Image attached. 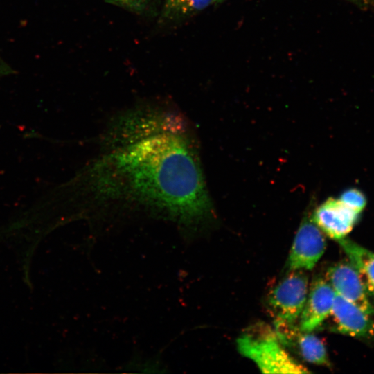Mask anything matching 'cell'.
I'll list each match as a JSON object with an SVG mask.
<instances>
[{
  "label": "cell",
  "mask_w": 374,
  "mask_h": 374,
  "mask_svg": "<svg viewBox=\"0 0 374 374\" xmlns=\"http://www.w3.org/2000/svg\"><path fill=\"white\" fill-rule=\"evenodd\" d=\"M221 1L222 0H166L162 17L166 20L178 19L201 11Z\"/></svg>",
  "instance_id": "11"
},
{
  "label": "cell",
  "mask_w": 374,
  "mask_h": 374,
  "mask_svg": "<svg viewBox=\"0 0 374 374\" xmlns=\"http://www.w3.org/2000/svg\"><path fill=\"white\" fill-rule=\"evenodd\" d=\"M330 316L337 332L361 339H374V321L371 315L337 293Z\"/></svg>",
  "instance_id": "8"
},
{
  "label": "cell",
  "mask_w": 374,
  "mask_h": 374,
  "mask_svg": "<svg viewBox=\"0 0 374 374\" xmlns=\"http://www.w3.org/2000/svg\"><path fill=\"white\" fill-rule=\"evenodd\" d=\"M359 215L339 198L329 197L315 208L311 218L326 235L339 241L353 230Z\"/></svg>",
  "instance_id": "6"
},
{
  "label": "cell",
  "mask_w": 374,
  "mask_h": 374,
  "mask_svg": "<svg viewBox=\"0 0 374 374\" xmlns=\"http://www.w3.org/2000/svg\"><path fill=\"white\" fill-rule=\"evenodd\" d=\"M327 277L337 294L366 314H374V307L368 296L369 291L362 276L350 262H339L329 267Z\"/></svg>",
  "instance_id": "5"
},
{
  "label": "cell",
  "mask_w": 374,
  "mask_h": 374,
  "mask_svg": "<svg viewBox=\"0 0 374 374\" xmlns=\"http://www.w3.org/2000/svg\"><path fill=\"white\" fill-rule=\"evenodd\" d=\"M238 351L265 373H307L310 371L283 346L276 332L244 334L237 340Z\"/></svg>",
  "instance_id": "2"
},
{
  "label": "cell",
  "mask_w": 374,
  "mask_h": 374,
  "mask_svg": "<svg viewBox=\"0 0 374 374\" xmlns=\"http://www.w3.org/2000/svg\"><path fill=\"white\" fill-rule=\"evenodd\" d=\"M271 292L268 302L276 328L294 326L308 295V278L303 270L291 271Z\"/></svg>",
  "instance_id": "3"
},
{
  "label": "cell",
  "mask_w": 374,
  "mask_h": 374,
  "mask_svg": "<svg viewBox=\"0 0 374 374\" xmlns=\"http://www.w3.org/2000/svg\"><path fill=\"white\" fill-rule=\"evenodd\" d=\"M338 242L374 295V253L346 238Z\"/></svg>",
  "instance_id": "10"
},
{
  "label": "cell",
  "mask_w": 374,
  "mask_h": 374,
  "mask_svg": "<svg viewBox=\"0 0 374 374\" xmlns=\"http://www.w3.org/2000/svg\"><path fill=\"white\" fill-rule=\"evenodd\" d=\"M335 294L329 282L322 278L314 280L299 316L301 332H312L330 316Z\"/></svg>",
  "instance_id": "7"
},
{
  "label": "cell",
  "mask_w": 374,
  "mask_h": 374,
  "mask_svg": "<svg viewBox=\"0 0 374 374\" xmlns=\"http://www.w3.org/2000/svg\"><path fill=\"white\" fill-rule=\"evenodd\" d=\"M326 240L319 228L310 219L301 222L288 257L290 271L310 270L317 263L326 249Z\"/></svg>",
  "instance_id": "4"
},
{
  "label": "cell",
  "mask_w": 374,
  "mask_h": 374,
  "mask_svg": "<svg viewBox=\"0 0 374 374\" xmlns=\"http://www.w3.org/2000/svg\"><path fill=\"white\" fill-rule=\"evenodd\" d=\"M89 175L100 199L142 204L183 224L213 214L197 152L176 114L138 110L121 117Z\"/></svg>",
  "instance_id": "1"
},
{
  "label": "cell",
  "mask_w": 374,
  "mask_h": 374,
  "mask_svg": "<svg viewBox=\"0 0 374 374\" xmlns=\"http://www.w3.org/2000/svg\"><path fill=\"white\" fill-rule=\"evenodd\" d=\"M276 334L282 344L290 340H295L301 356L306 362L317 365L330 364L325 345L317 336L310 332H301L294 326L276 330Z\"/></svg>",
  "instance_id": "9"
},
{
  "label": "cell",
  "mask_w": 374,
  "mask_h": 374,
  "mask_svg": "<svg viewBox=\"0 0 374 374\" xmlns=\"http://www.w3.org/2000/svg\"><path fill=\"white\" fill-rule=\"evenodd\" d=\"M339 199L347 207L360 214L367 204L364 193L356 188H350L344 190Z\"/></svg>",
  "instance_id": "12"
},
{
  "label": "cell",
  "mask_w": 374,
  "mask_h": 374,
  "mask_svg": "<svg viewBox=\"0 0 374 374\" xmlns=\"http://www.w3.org/2000/svg\"><path fill=\"white\" fill-rule=\"evenodd\" d=\"M116 4L132 9H141L144 8L150 0H108Z\"/></svg>",
  "instance_id": "13"
}]
</instances>
